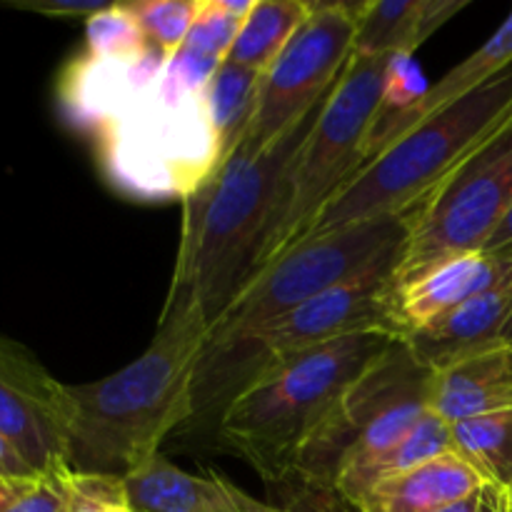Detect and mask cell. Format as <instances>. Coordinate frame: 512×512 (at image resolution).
<instances>
[{"label": "cell", "instance_id": "obj_1", "mask_svg": "<svg viewBox=\"0 0 512 512\" xmlns=\"http://www.w3.org/2000/svg\"><path fill=\"white\" fill-rule=\"evenodd\" d=\"M323 103L270 148L253 150L240 143L228 163L180 198L183 230L165 303L198 305L210 330L255 278L283 213L290 165Z\"/></svg>", "mask_w": 512, "mask_h": 512}, {"label": "cell", "instance_id": "obj_14", "mask_svg": "<svg viewBox=\"0 0 512 512\" xmlns=\"http://www.w3.org/2000/svg\"><path fill=\"white\" fill-rule=\"evenodd\" d=\"M512 68V10L505 18V23L480 45L475 53H470L468 58L460 60L455 68H450L443 78L435 85H430L428 93L418 100L410 110L395 115L388 123L373 125V133L368 138V150H365V163L370 158L385 150L388 145H393L395 140H400L403 135H408L410 130L418 128L423 120H428L430 115L440 113L448 105L458 103V100L468 98L475 90L485 88L488 83H493L498 75H503L505 70Z\"/></svg>", "mask_w": 512, "mask_h": 512}, {"label": "cell", "instance_id": "obj_7", "mask_svg": "<svg viewBox=\"0 0 512 512\" xmlns=\"http://www.w3.org/2000/svg\"><path fill=\"white\" fill-rule=\"evenodd\" d=\"M388 60L390 55H378V58L353 55L335 88L325 98L313 130L290 165L283 213L260 270L283 255L290 245L298 243L315 215L338 193L340 185L360 165H365L368 138L383 100Z\"/></svg>", "mask_w": 512, "mask_h": 512}, {"label": "cell", "instance_id": "obj_9", "mask_svg": "<svg viewBox=\"0 0 512 512\" xmlns=\"http://www.w3.org/2000/svg\"><path fill=\"white\" fill-rule=\"evenodd\" d=\"M353 3H313L308 20L260 80L258 105L243 143L265 150L328 98L353 58Z\"/></svg>", "mask_w": 512, "mask_h": 512}, {"label": "cell", "instance_id": "obj_2", "mask_svg": "<svg viewBox=\"0 0 512 512\" xmlns=\"http://www.w3.org/2000/svg\"><path fill=\"white\" fill-rule=\"evenodd\" d=\"M208 320L193 303H165L148 348L95 383L68 385V468L128 478L160 455V445L195 418V378Z\"/></svg>", "mask_w": 512, "mask_h": 512}, {"label": "cell", "instance_id": "obj_21", "mask_svg": "<svg viewBox=\"0 0 512 512\" xmlns=\"http://www.w3.org/2000/svg\"><path fill=\"white\" fill-rule=\"evenodd\" d=\"M455 453L490 485L512 488V410L478 415L450 425Z\"/></svg>", "mask_w": 512, "mask_h": 512}, {"label": "cell", "instance_id": "obj_16", "mask_svg": "<svg viewBox=\"0 0 512 512\" xmlns=\"http://www.w3.org/2000/svg\"><path fill=\"white\" fill-rule=\"evenodd\" d=\"M470 0H363L353 3V55H415Z\"/></svg>", "mask_w": 512, "mask_h": 512}, {"label": "cell", "instance_id": "obj_15", "mask_svg": "<svg viewBox=\"0 0 512 512\" xmlns=\"http://www.w3.org/2000/svg\"><path fill=\"white\" fill-rule=\"evenodd\" d=\"M512 315V273L498 285L465 300L448 315L403 340L423 368L435 370L460 355L498 343Z\"/></svg>", "mask_w": 512, "mask_h": 512}, {"label": "cell", "instance_id": "obj_31", "mask_svg": "<svg viewBox=\"0 0 512 512\" xmlns=\"http://www.w3.org/2000/svg\"><path fill=\"white\" fill-rule=\"evenodd\" d=\"M33 473L35 470L25 463V458L15 450V445L0 433V480L15 483V480L30 478Z\"/></svg>", "mask_w": 512, "mask_h": 512}, {"label": "cell", "instance_id": "obj_12", "mask_svg": "<svg viewBox=\"0 0 512 512\" xmlns=\"http://www.w3.org/2000/svg\"><path fill=\"white\" fill-rule=\"evenodd\" d=\"M123 483L130 503L143 512H285L220 475L188 473L163 455H155Z\"/></svg>", "mask_w": 512, "mask_h": 512}, {"label": "cell", "instance_id": "obj_11", "mask_svg": "<svg viewBox=\"0 0 512 512\" xmlns=\"http://www.w3.org/2000/svg\"><path fill=\"white\" fill-rule=\"evenodd\" d=\"M510 273L512 248H503L453 255L413 278L393 280L388 303L390 333L408 340Z\"/></svg>", "mask_w": 512, "mask_h": 512}, {"label": "cell", "instance_id": "obj_33", "mask_svg": "<svg viewBox=\"0 0 512 512\" xmlns=\"http://www.w3.org/2000/svg\"><path fill=\"white\" fill-rule=\"evenodd\" d=\"M105 512H143V510L135 508V505L130 503V498H123L118 500V503H110L108 508H105Z\"/></svg>", "mask_w": 512, "mask_h": 512}, {"label": "cell", "instance_id": "obj_35", "mask_svg": "<svg viewBox=\"0 0 512 512\" xmlns=\"http://www.w3.org/2000/svg\"><path fill=\"white\" fill-rule=\"evenodd\" d=\"M500 343L510 345V348H512V315L508 318V323H505L503 333H500Z\"/></svg>", "mask_w": 512, "mask_h": 512}, {"label": "cell", "instance_id": "obj_3", "mask_svg": "<svg viewBox=\"0 0 512 512\" xmlns=\"http://www.w3.org/2000/svg\"><path fill=\"white\" fill-rule=\"evenodd\" d=\"M510 123L512 68L468 98L430 115L360 165L315 215L300 240L370 220L408 218L475 150Z\"/></svg>", "mask_w": 512, "mask_h": 512}, {"label": "cell", "instance_id": "obj_28", "mask_svg": "<svg viewBox=\"0 0 512 512\" xmlns=\"http://www.w3.org/2000/svg\"><path fill=\"white\" fill-rule=\"evenodd\" d=\"M290 493L283 503H278L285 512H358L348 500L340 498L335 490L320 488V485L288 483ZM285 488V485H283Z\"/></svg>", "mask_w": 512, "mask_h": 512}, {"label": "cell", "instance_id": "obj_29", "mask_svg": "<svg viewBox=\"0 0 512 512\" xmlns=\"http://www.w3.org/2000/svg\"><path fill=\"white\" fill-rule=\"evenodd\" d=\"M13 8L33 10L48 18H93L100 10L110 8V0H13Z\"/></svg>", "mask_w": 512, "mask_h": 512}, {"label": "cell", "instance_id": "obj_30", "mask_svg": "<svg viewBox=\"0 0 512 512\" xmlns=\"http://www.w3.org/2000/svg\"><path fill=\"white\" fill-rule=\"evenodd\" d=\"M438 512H512L510 490L485 483L483 488L470 493L468 498L458 500V503H450L448 508Z\"/></svg>", "mask_w": 512, "mask_h": 512}, {"label": "cell", "instance_id": "obj_13", "mask_svg": "<svg viewBox=\"0 0 512 512\" xmlns=\"http://www.w3.org/2000/svg\"><path fill=\"white\" fill-rule=\"evenodd\" d=\"M428 408L450 425L512 410V348L493 343L430 370Z\"/></svg>", "mask_w": 512, "mask_h": 512}, {"label": "cell", "instance_id": "obj_6", "mask_svg": "<svg viewBox=\"0 0 512 512\" xmlns=\"http://www.w3.org/2000/svg\"><path fill=\"white\" fill-rule=\"evenodd\" d=\"M428 378L430 370L395 340L300 445L283 485L333 490L340 475L400 443L430 410Z\"/></svg>", "mask_w": 512, "mask_h": 512}, {"label": "cell", "instance_id": "obj_17", "mask_svg": "<svg viewBox=\"0 0 512 512\" xmlns=\"http://www.w3.org/2000/svg\"><path fill=\"white\" fill-rule=\"evenodd\" d=\"M485 480L458 453L440 455L410 473L375 485L358 505V512H438L468 498Z\"/></svg>", "mask_w": 512, "mask_h": 512}, {"label": "cell", "instance_id": "obj_25", "mask_svg": "<svg viewBox=\"0 0 512 512\" xmlns=\"http://www.w3.org/2000/svg\"><path fill=\"white\" fill-rule=\"evenodd\" d=\"M70 480L73 470L68 465L33 473L13 483V493L0 512H68Z\"/></svg>", "mask_w": 512, "mask_h": 512}, {"label": "cell", "instance_id": "obj_24", "mask_svg": "<svg viewBox=\"0 0 512 512\" xmlns=\"http://www.w3.org/2000/svg\"><path fill=\"white\" fill-rule=\"evenodd\" d=\"M143 28L150 48L165 58H173L183 50L190 33L200 0H135L125 3Z\"/></svg>", "mask_w": 512, "mask_h": 512}, {"label": "cell", "instance_id": "obj_10", "mask_svg": "<svg viewBox=\"0 0 512 512\" xmlns=\"http://www.w3.org/2000/svg\"><path fill=\"white\" fill-rule=\"evenodd\" d=\"M70 420L68 385L23 345L0 338V433L35 473L68 465Z\"/></svg>", "mask_w": 512, "mask_h": 512}, {"label": "cell", "instance_id": "obj_8", "mask_svg": "<svg viewBox=\"0 0 512 512\" xmlns=\"http://www.w3.org/2000/svg\"><path fill=\"white\" fill-rule=\"evenodd\" d=\"M510 208L512 123L408 215V238L393 280L413 278L453 255L483 250Z\"/></svg>", "mask_w": 512, "mask_h": 512}, {"label": "cell", "instance_id": "obj_18", "mask_svg": "<svg viewBox=\"0 0 512 512\" xmlns=\"http://www.w3.org/2000/svg\"><path fill=\"white\" fill-rule=\"evenodd\" d=\"M448 453H455L450 423L440 418L438 413H433V410H428L420 418V423L400 443L370 458L368 463L340 475L335 480L333 490L355 508L375 485L385 483L390 478H398L403 473H410V470L420 468V465Z\"/></svg>", "mask_w": 512, "mask_h": 512}, {"label": "cell", "instance_id": "obj_23", "mask_svg": "<svg viewBox=\"0 0 512 512\" xmlns=\"http://www.w3.org/2000/svg\"><path fill=\"white\" fill-rule=\"evenodd\" d=\"M85 40L90 60H133L150 48L143 28L125 3H113L85 20Z\"/></svg>", "mask_w": 512, "mask_h": 512}, {"label": "cell", "instance_id": "obj_20", "mask_svg": "<svg viewBox=\"0 0 512 512\" xmlns=\"http://www.w3.org/2000/svg\"><path fill=\"white\" fill-rule=\"evenodd\" d=\"M310 10L313 3L308 0H255L230 50L228 63L265 75L308 20Z\"/></svg>", "mask_w": 512, "mask_h": 512}, {"label": "cell", "instance_id": "obj_5", "mask_svg": "<svg viewBox=\"0 0 512 512\" xmlns=\"http://www.w3.org/2000/svg\"><path fill=\"white\" fill-rule=\"evenodd\" d=\"M405 238L408 218H385L348 225L290 245L283 255L265 265L210 325L198 375L215 368L235 348L290 310L375 265L400 258Z\"/></svg>", "mask_w": 512, "mask_h": 512}, {"label": "cell", "instance_id": "obj_32", "mask_svg": "<svg viewBox=\"0 0 512 512\" xmlns=\"http://www.w3.org/2000/svg\"><path fill=\"white\" fill-rule=\"evenodd\" d=\"M503 248H512V208L508 210L500 225L495 228V233L490 235V240L485 243L483 250H503Z\"/></svg>", "mask_w": 512, "mask_h": 512}, {"label": "cell", "instance_id": "obj_4", "mask_svg": "<svg viewBox=\"0 0 512 512\" xmlns=\"http://www.w3.org/2000/svg\"><path fill=\"white\" fill-rule=\"evenodd\" d=\"M395 340L385 330H363L260 370L220 413V438L265 483L283 485L300 445Z\"/></svg>", "mask_w": 512, "mask_h": 512}, {"label": "cell", "instance_id": "obj_26", "mask_svg": "<svg viewBox=\"0 0 512 512\" xmlns=\"http://www.w3.org/2000/svg\"><path fill=\"white\" fill-rule=\"evenodd\" d=\"M428 88L430 85L425 83V75L415 55H390L388 70H385L383 100H380V113L375 125L388 123L390 118L413 108L428 93Z\"/></svg>", "mask_w": 512, "mask_h": 512}, {"label": "cell", "instance_id": "obj_19", "mask_svg": "<svg viewBox=\"0 0 512 512\" xmlns=\"http://www.w3.org/2000/svg\"><path fill=\"white\" fill-rule=\"evenodd\" d=\"M260 80L263 75L225 60L205 88V110L218 153V168L233 158L248 135L258 105Z\"/></svg>", "mask_w": 512, "mask_h": 512}, {"label": "cell", "instance_id": "obj_36", "mask_svg": "<svg viewBox=\"0 0 512 512\" xmlns=\"http://www.w3.org/2000/svg\"><path fill=\"white\" fill-rule=\"evenodd\" d=\"M510 505H512V488H510Z\"/></svg>", "mask_w": 512, "mask_h": 512}, {"label": "cell", "instance_id": "obj_22", "mask_svg": "<svg viewBox=\"0 0 512 512\" xmlns=\"http://www.w3.org/2000/svg\"><path fill=\"white\" fill-rule=\"evenodd\" d=\"M255 0H200L185 50L225 63Z\"/></svg>", "mask_w": 512, "mask_h": 512}, {"label": "cell", "instance_id": "obj_27", "mask_svg": "<svg viewBox=\"0 0 512 512\" xmlns=\"http://www.w3.org/2000/svg\"><path fill=\"white\" fill-rule=\"evenodd\" d=\"M123 498H128L123 478L73 473L68 512H105L110 503H118Z\"/></svg>", "mask_w": 512, "mask_h": 512}, {"label": "cell", "instance_id": "obj_34", "mask_svg": "<svg viewBox=\"0 0 512 512\" xmlns=\"http://www.w3.org/2000/svg\"><path fill=\"white\" fill-rule=\"evenodd\" d=\"M18 483V480H15ZM10 493H13V483H8V480H0V510H3V505L8 503Z\"/></svg>", "mask_w": 512, "mask_h": 512}]
</instances>
